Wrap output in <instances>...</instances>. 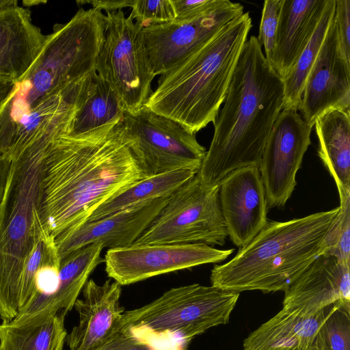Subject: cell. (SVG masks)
I'll return each instance as SVG.
<instances>
[{
	"label": "cell",
	"instance_id": "obj_8",
	"mask_svg": "<svg viewBox=\"0 0 350 350\" xmlns=\"http://www.w3.org/2000/svg\"><path fill=\"white\" fill-rule=\"evenodd\" d=\"M106 12L104 40L95 71L116 92L123 111L133 113L146 103L155 75L142 27L122 10Z\"/></svg>",
	"mask_w": 350,
	"mask_h": 350
},
{
	"label": "cell",
	"instance_id": "obj_23",
	"mask_svg": "<svg viewBox=\"0 0 350 350\" xmlns=\"http://www.w3.org/2000/svg\"><path fill=\"white\" fill-rule=\"evenodd\" d=\"M350 109H334L317 118L318 154L334 178L338 195L350 193Z\"/></svg>",
	"mask_w": 350,
	"mask_h": 350
},
{
	"label": "cell",
	"instance_id": "obj_24",
	"mask_svg": "<svg viewBox=\"0 0 350 350\" xmlns=\"http://www.w3.org/2000/svg\"><path fill=\"white\" fill-rule=\"evenodd\" d=\"M197 173L182 170L144 178L100 205L87 221H96L154 199L171 196Z\"/></svg>",
	"mask_w": 350,
	"mask_h": 350
},
{
	"label": "cell",
	"instance_id": "obj_18",
	"mask_svg": "<svg viewBox=\"0 0 350 350\" xmlns=\"http://www.w3.org/2000/svg\"><path fill=\"white\" fill-rule=\"evenodd\" d=\"M338 302L350 304V261L322 254L284 291L282 309L314 314Z\"/></svg>",
	"mask_w": 350,
	"mask_h": 350
},
{
	"label": "cell",
	"instance_id": "obj_26",
	"mask_svg": "<svg viewBox=\"0 0 350 350\" xmlns=\"http://www.w3.org/2000/svg\"><path fill=\"white\" fill-rule=\"evenodd\" d=\"M335 0H327L316 29L295 63L282 79V110L298 111L304 86L334 18Z\"/></svg>",
	"mask_w": 350,
	"mask_h": 350
},
{
	"label": "cell",
	"instance_id": "obj_28",
	"mask_svg": "<svg viewBox=\"0 0 350 350\" xmlns=\"http://www.w3.org/2000/svg\"><path fill=\"white\" fill-rule=\"evenodd\" d=\"M317 350H350V304L336 303L315 336Z\"/></svg>",
	"mask_w": 350,
	"mask_h": 350
},
{
	"label": "cell",
	"instance_id": "obj_2",
	"mask_svg": "<svg viewBox=\"0 0 350 350\" xmlns=\"http://www.w3.org/2000/svg\"><path fill=\"white\" fill-rule=\"evenodd\" d=\"M121 120L79 135L48 136L38 216L55 241L87 221L102 204L145 178L126 144Z\"/></svg>",
	"mask_w": 350,
	"mask_h": 350
},
{
	"label": "cell",
	"instance_id": "obj_22",
	"mask_svg": "<svg viewBox=\"0 0 350 350\" xmlns=\"http://www.w3.org/2000/svg\"><path fill=\"white\" fill-rule=\"evenodd\" d=\"M333 305L314 314L282 309L248 335L243 342V350L311 349L319 327Z\"/></svg>",
	"mask_w": 350,
	"mask_h": 350
},
{
	"label": "cell",
	"instance_id": "obj_12",
	"mask_svg": "<svg viewBox=\"0 0 350 350\" xmlns=\"http://www.w3.org/2000/svg\"><path fill=\"white\" fill-rule=\"evenodd\" d=\"M243 14L241 3L217 0L208 12L193 20L142 28L155 76L165 73L193 53Z\"/></svg>",
	"mask_w": 350,
	"mask_h": 350
},
{
	"label": "cell",
	"instance_id": "obj_20",
	"mask_svg": "<svg viewBox=\"0 0 350 350\" xmlns=\"http://www.w3.org/2000/svg\"><path fill=\"white\" fill-rule=\"evenodd\" d=\"M46 38L32 23L29 9L17 6L0 13V77L21 79Z\"/></svg>",
	"mask_w": 350,
	"mask_h": 350
},
{
	"label": "cell",
	"instance_id": "obj_5",
	"mask_svg": "<svg viewBox=\"0 0 350 350\" xmlns=\"http://www.w3.org/2000/svg\"><path fill=\"white\" fill-rule=\"evenodd\" d=\"M338 206L286 221H267L228 262L211 270V286L227 291H285L325 251Z\"/></svg>",
	"mask_w": 350,
	"mask_h": 350
},
{
	"label": "cell",
	"instance_id": "obj_3",
	"mask_svg": "<svg viewBox=\"0 0 350 350\" xmlns=\"http://www.w3.org/2000/svg\"><path fill=\"white\" fill-rule=\"evenodd\" d=\"M282 78L273 69L255 36L247 39L214 124L210 147L197 173L217 185L230 172L258 167L272 127L282 110Z\"/></svg>",
	"mask_w": 350,
	"mask_h": 350
},
{
	"label": "cell",
	"instance_id": "obj_39",
	"mask_svg": "<svg viewBox=\"0 0 350 350\" xmlns=\"http://www.w3.org/2000/svg\"><path fill=\"white\" fill-rule=\"evenodd\" d=\"M46 1H40V0H25L23 1V4L25 6L30 7L33 5H38L40 4L46 3Z\"/></svg>",
	"mask_w": 350,
	"mask_h": 350
},
{
	"label": "cell",
	"instance_id": "obj_4",
	"mask_svg": "<svg viewBox=\"0 0 350 350\" xmlns=\"http://www.w3.org/2000/svg\"><path fill=\"white\" fill-rule=\"evenodd\" d=\"M252 27L249 12L161 75L145 105L196 134L215 122Z\"/></svg>",
	"mask_w": 350,
	"mask_h": 350
},
{
	"label": "cell",
	"instance_id": "obj_14",
	"mask_svg": "<svg viewBox=\"0 0 350 350\" xmlns=\"http://www.w3.org/2000/svg\"><path fill=\"white\" fill-rule=\"evenodd\" d=\"M334 109H350V64L341 53L334 16L307 78L298 110L313 126L318 117Z\"/></svg>",
	"mask_w": 350,
	"mask_h": 350
},
{
	"label": "cell",
	"instance_id": "obj_31",
	"mask_svg": "<svg viewBox=\"0 0 350 350\" xmlns=\"http://www.w3.org/2000/svg\"><path fill=\"white\" fill-rule=\"evenodd\" d=\"M282 0H266L264 1L262 16L257 37L264 47L265 56L271 64L275 46L277 29Z\"/></svg>",
	"mask_w": 350,
	"mask_h": 350
},
{
	"label": "cell",
	"instance_id": "obj_34",
	"mask_svg": "<svg viewBox=\"0 0 350 350\" xmlns=\"http://www.w3.org/2000/svg\"><path fill=\"white\" fill-rule=\"evenodd\" d=\"M94 350H154L150 345L129 334L119 331L107 342Z\"/></svg>",
	"mask_w": 350,
	"mask_h": 350
},
{
	"label": "cell",
	"instance_id": "obj_1",
	"mask_svg": "<svg viewBox=\"0 0 350 350\" xmlns=\"http://www.w3.org/2000/svg\"><path fill=\"white\" fill-rule=\"evenodd\" d=\"M105 23L80 8L47 35L40 54L0 110V159L10 161L40 137L65 130L62 116L76 113L91 84Z\"/></svg>",
	"mask_w": 350,
	"mask_h": 350
},
{
	"label": "cell",
	"instance_id": "obj_17",
	"mask_svg": "<svg viewBox=\"0 0 350 350\" xmlns=\"http://www.w3.org/2000/svg\"><path fill=\"white\" fill-rule=\"evenodd\" d=\"M122 286L117 282L103 284L88 280L74 308L79 323L67 334L65 342L69 350H94L119 331L124 310L120 306Z\"/></svg>",
	"mask_w": 350,
	"mask_h": 350
},
{
	"label": "cell",
	"instance_id": "obj_35",
	"mask_svg": "<svg viewBox=\"0 0 350 350\" xmlns=\"http://www.w3.org/2000/svg\"><path fill=\"white\" fill-rule=\"evenodd\" d=\"M134 0H85L77 1L76 3L79 6L84 4H90L93 8L104 10L106 12H113L120 10L124 8L131 7Z\"/></svg>",
	"mask_w": 350,
	"mask_h": 350
},
{
	"label": "cell",
	"instance_id": "obj_19",
	"mask_svg": "<svg viewBox=\"0 0 350 350\" xmlns=\"http://www.w3.org/2000/svg\"><path fill=\"white\" fill-rule=\"evenodd\" d=\"M103 249L100 243L81 247L60 262L58 284L49 295H36L10 321L14 325L39 323L64 311L66 314L74 307L88 278L102 262Z\"/></svg>",
	"mask_w": 350,
	"mask_h": 350
},
{
	"label": "cell",
	"instance_id": "obj_37",
	"mask_svg": "<svg viewBox=\"0 0 350 350\" xmlns=\"http://www.w3.org/2000/svg\"><path fill=\"white\" fill-rule=\"evenodd\" d=\"M10 161L0 159V199L3 194L5 185L7 173L9 167Z\"/></svg>",
	"mask_w": 350,
	"mask_h": 350
},
{
	"label": "cell",
	"instance_id": "obj_10",
	"mask_svg": "<svg viewBox=\"0 0 350 350\" xmlns=\"http://www.w3.org/2000/svg\"><path fill=\"white\" fill-rule=\"evenodd\" d=\"M127 146L145 178L190 170L198 172L206 148L196 134L146 105L124 112L121 121Z\"/></svg>",
	"mask_w": 350,
	"mask_h": 350
},
{
	"label": "cell",
	"instance_id": "obj_7",
	"mask_svg": "<svg viewBox=\"0 0 350 350\" xmlns=\"http://www.w3.org/2000/svg\"><path fill=\"white\" fill-rule=\"evenodd\" d=\"M239 293L192 284L172 288L140 308L124 311L120 330L154 350H186L211 327L228 323Z\"/></svg>",
	"mask_w": 350,
	"mask_h": 350
},
{
	"label": "cell",
	"instance_id": "obj_13",
	"mask_svg": "<svg viewBox=\"0 0 350 350\" xmlns=\"http://www.w3.org/2000/svg\"><path fill=\"white\" fill-rule=\"evenodd\" d=\"M312 128L297 111L282 110L277 118L258 167L269 208L283 206L291 198Z\"/></svg>",
	"mask_w": 350,
	"mask_h": 350
},
{
	"label": "cell",
	"instance_id": "obj_38",
	"mask_svg": "<svg viewBox=\"0 0 350 350\" xmlns=\"http://www.w3.org/2000/svg\"><path fill=\"white\" fill-rule=\"evenodd\" d=\"M18 3L17 0H0V13L18 6Z\"/></svg>",
	"mask_w": 350,
	"mask_h": 350
},
{
	"label": "cell",
	"instance_id": "obj_6",
	"mask_svg": "<svg viewBox=\"0 0 350 350\" xmlns=\"http://www.w3.org/2000/svg\"><path fill=\"white\" fill-rule=\"evenodd\" d=\"M46 134L10 161L0 199V317L20 312V293L27 260L44 230L38 216Z\"/></svg>",
	"mask_w": 350,
	"mask_h": 350
},
{
	"label": "cell",
	"instance_id": "obj_27",
	"mask_svg": "<svg viewBox=\"0 0 350 350\" xmlns=\"http://www.w3.org/2000/svg\"><path fill=\"white\" fill-rule=\"evenodd\" d=\"M123 113L120 98L96 72L91 90L72 120L68 135H79L121 120Z\"/></svg>",
	"mask_w": 350,
	"mask_h": 350
},
{
	"label": "cell",
	"instance_id": "obj_9",
	"mask_svg": "<svg viewBox=\"0 0 350 350\" xmlns=\"http://www.w3.org/2000/svg\"><path fill=\"white\" fill-rule=\"evenodd\" d=\"M227 237L219 185H205L196 174L170 196L133 244L204 243L223 246Z\"/></svg>",
	"mask_w": 350,
	"mask_h": 350
},
{
	"label": "cell",
	"instance_id": "obj_15",
	"mask_svg": "<svg viewBox=\"0 0 350 350\" xmlns=\"http://www.w3.org/2000/svg\"><path fill=\"white\" fill-rule=\"evenodd\" d=\"M219 198L228 237L239 248L247 245L268 221L258 167H242L228 174L219 183Z\"/></svg>",
	"mask_w": 350,
	"mask_h": 350
},
{
	"label": "cell",
	"instance_id": "obj_25",
	"mask_svg": "<svg viewBox=\"0 0 350 350\" xmlns=\"http://www.w3.org/2000/svg\"><path fill=\"white\" fill-rule=\"evenodd\" d=\"M66 313L60 311L39 323L0 324V350H63L67 336Z\"/></svg>",
	"mask_w": 350,
	"mask_h": 350
},
{
	"label": "cell",
	"instance_id": "obj_16",
	"mask_svg": "<svg viewBox=\"0 0 350 350\" xmlns=\"http://www.w3.org/2000/svg\"><path fill=\"white\" fill-rule=\"evenodd\" d=\"M170 196L131 206L100 219L86 221L55 241L61 261L72 252L93 243L115 249L133 245L156 218Z\"/></svg>",
	"mask_w": 350,
	"mask_h": 350
},
{
	"label": "cell",
	"instance_id": "obj_40",
	"mask_svg": "<svg viewBox=\"0 0 350 350\" xmlns=\"http://www.w3.org/2000/svg\"><path fill=\"white\" fill-rule=\"evenodd\" d=\"M308 350H317V349H315L314 347H312L311 349H310Z\"/></svg>",
	"mask_w": 350,
	"mask_h": 350
},
{
	"label": "cell",
	"instance_id": "obj_32",
	"mask_svg": "<svg viewBox=\"0 0 350 350\" xmlns=\"http://www.w3.org/2000/svg\"><path fill=\"white\" fill-rule=\"evenodd\" d=\"M334 18L341 53L350 64V0H335Z\"/></svg>",
	"mask_w": 350,
	"mask_h": 350
},
{
	"label": "cell",
	"instance_id": "obj_36",
	"mask_svg": "<svg viewBox=\"0 0 350 350\" xmlns=\"http://www.w3.org/2000/svg\"><path fill=\"white\" fill-rule=\"evenodd\" d=\"M16 83V80L0 77V110L14 91Z\"/></svg>",
	"mask_w": 350,
	"mask_h": 350
},
{
	"label": "cell",
	"instance_id": "obj_11",
	"mask_svg": "<svg viewBox=\"0 0 350 350\" xmlns=\"http://www.w3.org/2000/svg\"><path fill=\"white\" fill-rule=\"evenodd\" d=\"M233 252L234 249L219 250L204 243L133 244L108 249L103 261L108 277L122 286L204 264L221 262Z\"/></svg>",
	"mask_w": 350,
	"mask_h": 350
},
{
	"label": "cell",
	"instance_id": "obj_21",
	"mask_svg": "<svg viewBox=\"0 0 350 350\" xmlns=\"http://www.w3.org/2000/svg\"><path fill=\"white\" fill-rule=\"evenodd\" d=\"M327 0H282L270 65L282 79L306 46Z\"/></svg>",
	"mask_w": 350,
	"mask_h": 350
},
{
	"label": "cell",
	"instance_id": "obj_29",
	"mask_svg": "<svg viewBox=\"0 0 350 350\" xmlns=\"http://www.w3.org/2000/svg\"><path fill=\"white\" fill-rule=\"evenodd\" d=\"M339 198V210L325 234L323 254L350 261V193Z\"/></svg>",
	"mask_w": 350,
	"mask_h": 350
},
{
	"label": "cell",
	"instance_id": "obj_30",
	"mask_svg": "<svg viewBox=\"0 0 350 350\" xmlns=\"http://www.w3.org/2000/svg\"><path fill=\"white\" fill-rule=\"evenodd\" d=\"M130 15L142 28L174 20L170 0H134Z\"/></svg>",
	"mask_w": 350,
	"mask_h": 350
},
{
	"label": "cell",
	"instance_id": "obj_33",
	"mask_svg": "<svg viewBox=\"0 0 350 350\" xmlns=\"http://www.w3.org/2000/svg\"><path fill=\"white\" fill-rule=\"evenodd\" d=\"M176 22L193 20L208 12L217 0H170Z\"/></svg>",
	"mask_w": 350,
	"mask_h": 350
}]
</instances>
